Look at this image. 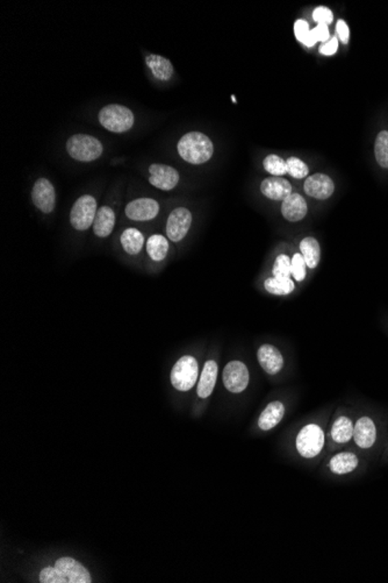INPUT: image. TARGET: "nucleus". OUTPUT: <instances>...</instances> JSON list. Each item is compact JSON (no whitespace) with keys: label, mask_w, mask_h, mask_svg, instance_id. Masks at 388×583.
Listing matches in <instances>:
<instances>
[{"label":"nucleus","mask_w":388,"mask_h":583,"mask_svg":"<svg viewBox=\"0 0 388 583\" xmlns=\"http://www.w3.org/2000/svg\"><path fill=\"white\" fill-rule=\"evenodd\" d=\"M223 384L233 394H241L249 384L248 368L242 361H230L223 369Z\"/></svg>","instance_id":"nucleus-8"},{"label":"nucleus","mask_w":388,"mask_h":583,"mask_svg":"<svg viewBox=\"0 0 388 583\" xmlns=\"http://www.w3.org/2000/svg\"><path fill=\"white\" fill-rule=\"evenodd\" d=\"M359 462L358 456L354 452H341L330 459L329 468L336 475H345L357 470Z\"/></svg>","instance_id":"nucleus-21"},{"label":"nucleus","mask_w":388,"mask_h":583,"mask_svg":"<svg viewBox=\"0 0 388 583\" xmlns=\"http://www.w3.org/2000/svg\"><path fill=\"white\" fill-rule=\"evenodd\" d=\"M377 426L369 417H361L358 421L354 423L352 439L361 450H371L377 443Z\"/></svg>","instance_id":"nucleus-13"},{"label":"nucleus","mask_w":388,"mask_h":583,"mask_svg":"<svg viewBox=\"0 0 388 583\" xmlns=\"http://www.w3.org/2000/svg\"><path fill=\"white\" fill-rule=\"evenodd\" d=\"M313 19L319 23H326V25H329V23H332V19H334V16H332V12L329 10L328 8H324V6H319V8H315L313 12Z\"/></svg>","instance_id":"nucleus-34"},{"label":"nucleus","mask_w":388,"mask_h":583,"mask_svg":"<svg viewBox=\"0 0 388 583\" xmlns=\"http://www.w3.org/2000/svg\"><path fill=\"white\" fill-rule=\"evenodd\" d=\"M307 211L308 208H307L305 198L299 193H290L286 199H284L282 204V213L284 218L292 223L304 219L307 214Z\"/></svg>","instance_id":"nucleus-17"},{"label":"nucleus","mask_w":388,"mask_h":583,"mask_svg":"<svg viewBox=\"0 0 388 583\" xmlns=\"http://www.w3.org/2000/svg\"><path fill=\"white\" fill-rule=\"evenodd\" d=\"M121 246L129 255H137L144 250V235L137 228H126L120 236Z\"/></svg>","instance_id":"nucleus-23"},{"label":"nucleus","mask_w":388,"mask_h":583,"mask_svg":"<svg viewBox=\"0 0 388 583\" xmlns=\"http://www.w3.org/2000/svg\"><path fill=\"white\" fill-rule=\"evenodd\" d=\"M218 364L214 360L206 361L204 369L201 371L199 383H198V396L200 398H207L214 390L216 379H218Z\"/></svg>","instance_id":"nucleus-20"},{"label":"nucleus","mask_w":388,"mask_h":583,"mask_svg":"<svg viewBox=\"0 0 388 583\" xmlns=\"http://www.w3.org/2000/svg\"><path fill=\"white\" fill-rule=\"evenodd\" d=\"M33 204L45 214L53 212L56 205V191L49 179L41 177L35 181L32 189Z\"/></svg>","instance_id":"nucleus-11"},{"label":"nucleus","mask_w":388,"mask_h":583,"mask_svg":"<svg viewBox=\"0 0 388 583\" xmlns=\"http://www.w3.org/2000/svg\"><path fill=\"white\" fill-rule=\"evenodd\" d=\"M286 163L287 174H290L292 177L302 179L308 176L309 170L307 164L298 157H290Z\"/></svg>","instance_id":"nucleus-32"},{"label":"nucleus","mask_w":388,"mask_h":583,"mask_svg":"<svg viewBox=\"0 0 388 583\" xmlns=\"http://www.w3.org/2000/svg\"><path fill=\"white\" fill-rule=\"evenodd\" d=\"M285 415V406L282 402H271L260 413L258 426L262 431H270L282 421Z\"/></svg>","instance_id":"nucleus-22"},{"label":"nucleus","mask_w":388,"mask_h":583,"mask_svg":"<svg viewBox=\"0 0 388 583\" xmlns=\"http://www.w3.org/2000/svg\"><path fill=\"white\" fill-rule=\"evenodd\" d=\"M257 359L260 367L269 375H277L284 367V358L277 347L272 345L260 346L257 352Z\"/></svg>","instance_id":"nucleus-15"},{"label":"nucleus","mask_w":388,"mask_h":583,"mask_svg":"<svg viewBox=\"0 0 388 583\" xmlns=\"http://www.w3.org/2000/svg\"><path fill=\"white\" fill-rule=\"evenodd\" d=\"M149 183L156 189L162 191H171L179 183L181 176L174 167L163 164V163H152L149 166Z\"/></svg>","instance_id":"nucleus-10"},{"label":"nucleus","mask_w":388,"mask_h":583,"mask_svg":"<svg viewBox=\"0 0 388 583\" xmlns=\"http://www.w3.org/2000/svg\"><path fill=\"white\" fill-rule=\"evenodd\" d=\"M312 35H313L315 42H322L326 43L330 40V34H329L328 25L326 23H317V26L312 30Z\"/></svg>","instance_id":"nucleus-35"},{"label":"nucleus","mask_w":388,"mask_h":583,"mask_svg":"<svg viewBox=\"0 0 388 583\" xmlns=\"http://www.w3.org/2000/svg\"><path fill=\"white\" fill-rule=\"evenodd\" d=\"M192 213L189 208H174L168 217L166 231V236L172 243H179L189 233L192 225Z\"/></svg>","instance_id":"nucleus-7"},{"label":"nucleus","mask_w":388,"mask_h":583,"mask_svg":"<svg viewBox=\"0 0 388 583\" xmlns=\"http://www.w3.org/2000/svg\"><path fill=\"white\" fill-rule=\"evenodd\" d=\"M98 208V203L93 196H80L75 201V204L72 205L70 211V223L72 228H75L76 231H87L91 226H93Z\"/></svg>","instance_id":"nucleus-5"},{"label":"nucleus","mask_w":388,"mask_h":583,"mask_svg":"<svg viewBox=\"0 0 388 583\" xmlns=\"http://www.w3.org/2000/svg\"><path fill=\"white\" fill-rule=\"evenodd\" d=\"M374 155L379 166L388 169V132L383 131L379 133L374 144Z\"/></svg>","instance_id":"nucleus-28"},{"label":"nucleus","mask_w":388,"mask_h":583,"mask_svg":"<svg viewBox=\"0 0 388 583\" xmlns=\"http://www.w3.org/2000/svg\"><path fill=\"white\" fill-rule=\"evenodd\" d=\"M41 583H60V578L55 567H45L40 573Z\"/></svg>","instance_id":"nucleus-36"},{"label":"nucleus","mask_w":388,"mask_h":583,"mask_svg":"<svg viewBox=\"0 0 388 583\" xmlns=\"http://www.w3.org/2000/svg\"><path fill=\"white\" fill-rule=\"evenodd\" d=\"M354 421L347 416H341L334 421L330 436L336 443H347L354 438Z\"/></svg>","instance_id":"nucleus-24"},{"label":"nucleus","mask_w":388,"mask_h":583,"mask_svg":"<svg viewBox=\"0 0 388 583\" xmlns=\"http://www.w3.org/2000/svg\"><path fill=\"white\" fill-rule=\"evenodd\" d=\"M300 250H301L302 258L305 260L306 265L310 269L317 268L321 258L320 245L317 243V239L313 236L302 239L300 243Z\"/></svg>","instance_id":"nucleus-26"},{"label":"nucleus","mask_w":388,"mask_h":583,"mask_svg":"<svg viewBox=\"0 0 388 583\" xmlns=\"http://www.w3.org/2000/svg\"><path fill=\"white\" fill-rule=\"evenodd\" d=\"M147 254L155 262L166 260L169 253V240L162 234H152L147 240Z\"/></svg>","instance_id":"nucleus-25"},{"label":"nucleus","mask_w":388,"mask_h":583,"mask_svg":"<svg viewBox=\"0 0 388 583\" xmlns=\"http://www.w3.org/2000/svg\"><path fill=\"white\" fill-rule=\"evenodd\" d=\"M65 149L69 156L80 162H93L104 153L102 141L90 134H73L69 138Z\"/></svg>","instance_id":"nucleus-3"},{"label":"nucleus","mask_w":388,"mask_h":583,"mask_svg":"<svg viewBox=\"0 0 388 583\" xmlns=\"http://www.w3.org/2000/svg\"><path fill=\"white\" fill-rule=\"evenodd\" d=\"M177 151L185 162L204 164L212 159L214 144L204 133L190 132L184 134L181 140L178 141Z\"/></svg>","instance_id":"nucleus-1"},{"label":"nucleus","mask_w":388,"mask_h":583,"mask_svg":"<svg viewBox=\"0 0 388 583\" xmlns=\"http://www.w3.org/2000/svg\"><path fill=\"white\" fill-rule=\"evenodd\" d=\"M55 569L60 578V583H91L90 573L83 564L72 558H60L55 562Z\"/></svg>","instance_id":"nucleus-9"},{"label":"nucleus","mask_w":388,"mask_h":583,"mask_svg":"<svg viewBox=\"0 0 388 583\" xmlns=\"http://www.w3.org/2000/svg\"><path fill=\"white\" fill-rule=\"evenodd\" d=\"M260 192L272 201H284L292 193V186L284 178L272 176L260 183Z\"/></svg>","instance_id":"nucleus-16"},{"label":"nucleus","mask_w":388,"mask_h":583,"mask_svg":"<svg viewBox=\"0 0 388 583\" xmlns=\"http://www.w3.org/2000/svg\"><path fill=\"white\" fill-rule=\"evenodd\" d=\"M264 288L272 295L286 296L295 289L292 278H277V277H269L264 282Z\"/></svg>","instance_id":"nucleus-27"},{"label":"nucleus","mask_w":388,"mask_h":583,"mask_svg":"<svg viewBox=\"0 0 388 583\" xmlns=\"http://www.w3.org/2000/svg\"><path fill=\"white\" fill-rule=\"evenodd\" d=\"M146 65L156 80L166 82L174 76V65L166 57L161 56L157 54H149L146 57Z\"/></svg>","instance_id":"nucleus-19"},{"label":"nucleus","mask_w":388,"mask_h":583,"mask_svg":"<svg viewBox=\"0 0 388 583\" xmlns=\"http://www.w3.org/2000/svg\"><path fill=\"white\" fill-rule=\"evenodd\" d=\"M272 273H273V276L277 277V278H290V276H292L290 258L285 254L279 255L278 258H275Z\"/></svg>","instance_id":"nucleus-30"},{"label":"nucleus","mask_w":388,"mask_h":583,"mask_svg":"<svg viewBox=\"0 0 388 583\" xmlns=\"http://www.w3.org/2000/svg\"><path fill=\"white\" fill-rule=\"evenodd\" d=\"M292 263V276L297 282H301L306 278V262L301 254L295 253L290 260Z\"/></svg>","instance_id":"nucleus-33"},{"label":"nucleus","mask_w":388,"mask_h":583,"mask_svg":"<svg viewBox=\"0 0 388 583\" xmlns=\"http://www.w3.org/2000/svg\"><path fill=\"white\" fill-rule=\"evenodd\" d=\"M125 213L133 221H149L159 216V201L152 198H137L126 205Z\"/></svg>","instance_id":"nucleus-12"},{"label":"nucleus","mask_w":388,"mask_h":583,"mask_svg":"<svg viewBox=\"0 0 388 583\" xmlns=\"http://www.w3.org/2000/svg\"><path fill=\"white\" fill-rule=\"evenodd\" d=\"M336 33H337L339 41L344 43V45H347V42H349L350 31H349V27H347V23L344 20H339V23L336 25Z\"/></svg>","instance_id":"nucleus-38"},{"label":"nucleus","mask_w":388,"mask_h":583,"mask_svg":"<svg viewBox=\"0 0 388 583\" xmlns=\"http://www.w3.org/2000/svg\"><path fill=\"white\" fill-rule=\"evenodd\" d=\"M295 446L302 458L313 459L320 454L324 446V432L317 424L306 425L299 432Z\"/></svg>","instance_id":"nucleus-6"},{"label":"nucleus","mask_w":388,"mask_h":583,"mask_svg":"<svg viewBox=\"0 0 388 583\" xmlns=\"http://www.w3.org/2000/svg\"><path fill=\"white\" fill-rule=\"evenodd\" d=\"M171 383L178 391H189L196 386L199 377V364L196 358L181 356L171 371Z\"/></svg>","instance_id":"nucleus-4"},{"label":"nucleus","mask_w":388,"mask_h":583,"mask_svg":"<svg viewBox=\"0 0 388 583\" xmlns=\"http://www.w3.org/2000/svg\"><path fill=\"white\" fill-rule=\"evenodd\" d=\"M294 33L299 41L302 42L305 46L313 47L317 42L312 35V30H309V25L305 20H298L294 23Z\"/></svg>","instance_id":"nucleus-31"},{"label":"nucleus","mask_w":388,"mask_h":583,"mask_svg":"<svg viewBox=\"0 0 388 583\" xmlns=\"http://www.w3.org/2000/svg\"><path fill=\"white\" fill-rule=\"evenodd\" d=\"M115 212L113 208L107 205H104L102 208H98V212L95 216V223H93V232L98 238H107L112 234L114 228H115Z\"/></svg>","instance_id":"nucleus-18"},{"label":"nucleus","mask_w":388,"mask_h":583,"mask_svg":"<svg viewBox=\"0 0 388 583\" xmlns=\"http://www.w3.org/2000/svg\"><path fill=\"white\" fill-rule=\"evenodd\" d=\"M231 99H233V102H236V99H235V96H231Z\"/></svg>","instance_id":"nucleus-39"},{"label":"nucleus","mask_w":388,"mask_h":583,"mask_svg":"<svg viewBox=\"0 0 388 583\" xmlns=\"http://www.w3.org/2000/svg\"><path fill=\"white\" fill-rule=\"evenodd\" d=\"M337 50H339V38L332 36L328 42L321 45L320 53L323 54L326 56H332V55L336 54Z\"/></svg>","instance_id":"nucleus-37"},{"label":"nucleus","mask_w":388,"mask_h":583,"mask_svg":"<svg viewBox=\"0 0 388 583\" xmlns=\"http://www.w3.org/2000/svg\"><path fill=\"white\" fill-rule=\"evenodd\" d=\"M304 190L308 195L309 197L315 198V199H328L335 190V184L332 182V178L329 177L328 175L326 174H314L309 176L305 181L304 184Z\"/></svg>","instance_id":"nucleus-14"},{"label":"nucleus","mask_w":388,"mask_h":583,"mask_svg":"<svg viewBox=\"0 0 388 583\" xmlns=\"http://www.w3.org/2000/svg\"><path fill=\"white\" fill-rule=\"evenodd\" d=\"M264 169L268 171L269 174L272 176L279 177L287 174V163L285 160L282 159L280 156L271 154L264 159L263 162Z\"/></svg>","instance_id":"nucleus-29"},{"label":"nucleus","mask_w":388,"mask_h":583,"mask_svg":"<svg viewBox=\"0 0 388 583\" xmlns=\"http://www.w3.org/2000/svg\"><path fill=\"white\" fill-rule=\"evenodd\" d=\"M99 124L111 133L128 132L135 124V116L129 107L121 104H109L98 113Z\"/></svg>","instance_id":"nucleus-2"}]
</instances>
